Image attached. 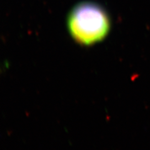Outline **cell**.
Masks as SVG:
<instances>
[{
	"label": "cell",
	"instance_id": "cell-1",
	"mask_svg": "<svg viewBox=\"0 0 150 150\" xmlns=\"http://www.w3.org/2000/svg\"><path fill=\"white\" fill-rule=\"evenodd\" d=\"M70 35L82 45H92L104 40L108 35L111 21L104 8L90 1L76 4L67 18Z\"/></svg>",
	"mask_w": 150,
	"mask_h": 150
}]
</instances>
